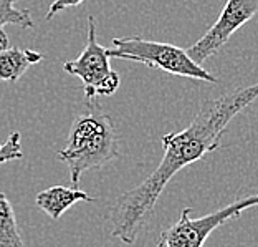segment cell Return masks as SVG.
Returning <instances> with one entry per match:
<instances>
[{
  "instance_id": "obj_1",
  "label": "cell",
  "mask_w": 258,
  "mask_h": 247,
  "mask_svg": "<svg viewBox=\"0 0 258 247\" xmlns=\"http://www.w3.org/2000/svg\"><path fill=\"white\" fill-rule=\"evenodd\" d=\"M255 100H258V81L235 88L219 98L205 100L189 126L161 136L164 155L159 166L141 184L119 196L111 208V236L124 244L136 242L169 181L185 166L201 161L219 148L228 123Z\"/></svg>"
},
{
  "instance_id": "obj_4",
  "label": "cell",
  "mask_w": 258,
  "mask_h": 247,
  "mask_svg": "<svg viewBox=\"0 0 258 247\" xmlns=\"http://www.w3.org/2000/svg\"><path fill=\"white\" fill-rule=\"evenodd\" d=\"M63 70L81 80L86 100L111 96L118 91L121 78L118 72L111 68L108 48L98 42L96 20L93 15L88 17V38L83 52L75 60L64 62Z\"/></svg>"
},
{
  "instance_id": "obj_6",
  "label": "cell",
  "mask_w": 258,
  "mask_h": 247,
  "mask_svg": "<svg viewBox=\"0 0 258 247\" xmlns=\"http://www.w3.org/2000/svg\"><path fill=\"white\" fill-rule=\"evenodd\" d=\"M258 14V0H225L219 19L201 38L185 52L197 65H202L210 57L217 55L227 45L232 35L242 28Z\"/></svg>"
},
{
  "instance_id": "obj_12",
  "label": "cell",
  "mask_w": 258,
  "mask_h": 247,
  "mask_svg": "<svg viewBox=\"0 0 258 247\" xmlns=\"http://www.w3.org/2000/svg\"><path fill=\"white\" fill-rule=\"evenodd\" d=\"M83 2H85V0H55V2L50 5L48 12H46L45 20H51L55 15L61 14V12H64L67 9L78 7V5H81Z\"/></svg>"
},
{
  "instance_id": "obj_3",
  "label": "cell",
  "mask_w": 258,
  "mask_h": 247,
  "mask_svg": "<svg viewBox=\"0 0 258 247\" xmlns=\"http://www.w3.org/2000/svg\"><path fill=\"white\" fill-rule=\"evenodd\" d=\"M114 48H108L109 58H119L134 63L146 65L149 68L162 70L182 78L219 83V78L207 72L202 65H197L180 46L164 42L146 40L144 37H124L113 40Z\"/></svg>"
},
{
  "instance_id": "obj_11",
  "label": "cell",
  "mask_w": 258,
  "mask_h": 247,
  "mask_svg": "<svg viewBox=\"0 0 258 247\" xmlns=\"http://www.w3.org/2000/svg\"><path fill=\"white\" fill-rule=\"evenodd\" d=\"M22 158V134L19 131H14L9 134V138L4 143H0V164L9 161H19Z\"/></svg>"
},
{
  "instance_id": "obj_10",
  "label": "cell",
  "mask_w": 258,
  "mask_h": 247,
  "mask_svg": "<svg viewBox=\"0 0 258 247\" xmlns=\"http://www.w3.org/2000/svg\"><path fill=\"white\" fill-rule=\"evenodd\" d=\"M17 0H0V50L9 48V37L4 28L17 25L20 28H33L35 22L28 10L15 7Z\"/></svg>"
},
{
  "instance_id": "obj_9",
  "label": "cell",
  "mask_w": 258,
  "mask_h": 247,
  "mask_svg": "<svg viewBox=\"0 0 258 247\" xmlns=\"http://www.w3.org/2000/svg\"><path fill=\"white\" fill-rule=\"evenodd\" d=\"M0 247H25L14 206L5 192H0Z\"/></svg>"
},
{
  "instance_id": "obj_7",
  "label": "cell",
  "mask_w": 258,
  "mask_h": 247,
  "mask_svg": "<svg viewBox=\"0 0 258 247\" xmlns=\"http://www.w3.org/2000/svg\"><path fill=\"white\" fill-rule=\"evenodd\" d=\"M95 203V197L78 187L51 186L37 194V206L51 219H60L76 203Z\"/></svg>"
},
{
  "instance_id": "obj_5",
  "label": "cell",
  "mask_w": 258,
  "mask_h": 247,
  "mask_svg": "<svg viewBox=\"0 0 258 247\" xmlns=\"http://www.w3.org/2000/svg\"><path fill=\"white\" fill-rule=\"evenodd\" d=\"M258 206V196H248L233 201L222 209H217L199 219L190 216L192 209L185 208L180 213L177 222L164 229L156 247H204L205 240L215 229L237 217L250 208Z\"/></svg>"
},
{
  "instance_id": "obj_8",
  "label": "cell",
  "mask_w": 258,
  "mask_h": 247,
  "mask_svg": "<svg viewBox=\"0 0 258 247\" xmlns=\"http://www.w3.org/2000/svg\"><path fill=\"white\" fill-rule=\"evenodd\" d=\"M42 60L43 55L30 48L9 46L0 50V83H15L32 65H37Z\"/></svg>"
},
{
  "instance_id": "obj_2",
  "label": "cell",
  "mask_w": 258,
  "mask_h": 247,
  "mask_svg": "<svg viewBox=\"0 0 258 247\" xmlns=\"http://www.w3.org/2000/svg\"><path fill=\"white\" fill-rule=\"evenodd\" d=\"M56 156L67 164L72 187H78L83 173L101 169L119 158V139L113 120L96 100H88L86 110L73 120L67 146Z\"/></svg>"
}]
</instances>
